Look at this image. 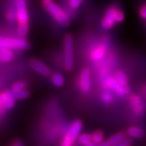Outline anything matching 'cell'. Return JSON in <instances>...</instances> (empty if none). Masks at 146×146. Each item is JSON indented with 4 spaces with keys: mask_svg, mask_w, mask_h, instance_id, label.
Wrapping results in <instances>:
<instances>
[{
    "mask_svg": "<svg viewBox=\"0 0 146 146\" xmlns=\"http://www.w3.org/2000/svg\"><path fill=\"white\" fill-rule=\"evenodd\" d=\"M46 10L49 12V14L57 21L59 25L63 27H68L70 24V19L68 14L64 11L56 4L55 3H50L45 6Z\"/></svg>",
    "mask_w": 146,
    "mask_h": 146,
    "instance_id": "cell-1",
    "label": "cell"
},
{
    "mask_svg": "<svg viewBox=\"0 0 146 146\" xmlns=\"http://www.w3.org/2000/svg\"><path fill=\"white\" fill-rule=\"evenodd\" d=\"M63 50H64V66L68 72L72 71L74 65L73 57V37L72 34L68 33L63 39Z\"/></svg>",
    "mask_w": 146,
    "mask_h": 146,
    "instance_id": "cell-2",
    "label": "cell"
},
{
    "mask_svg": "<svg viewBox=\"0 0 146 146\" xmlns=\"http://www.w3.org/2000/svg\"><path fill=\"white\" fill-rule=\"evenodd\" d=\"M83 127V123L80 119L75 120L70 127L68 133L64 136L61 146H72L73 143L78 139L80 133Z\"/></svg>",
    "mask_w": 146,
    "mask_h": 146,
    "instance_id": "cell-3",
    "label": "cell"
},
{
    "mask_svg": "<svg viewBox=\"0 0 146 146\" xmlns=\"http://www.w3.org/2000/svg\"><path fill=\"white\" fill-rule=\"evenodd\" d=\"M0 47H5L10 50H28L30 47V44L25 39L2 36L0 39Z\"/></svg>",
    "mask_w": 146,
    "mask_h": 146,
    "instance_id": "cell-4",
    "label": "cell"
},
{
    "mask_svg": "<svg viewBox=\"0 0 146 146\" xmlns=\"http://www.w3.org/2000/svg\"><path fill=\"white\" fill-rule=\"evenodd\" d=\"M18 25H29V13L25 0H15Z\"/></svg>",
    "mask_w": 146,
    "mask_h": 146,
    "instance_id": "cell-5",
    "label": "cell"
},
{
    "mask_svg": "<svg viewBox=\"0 0 146 146\" xmlns=\"http://www.w3.org/2000/svg\"><path fill=\"white\" fill-rule=\"evenodd\" d=\"M116 11H117V7L115 6L110 7L108 8V10L106 11L104 18L102 21V26L103 29H110L111 28L114 27L115 23H117L116 22Z\"/></svg>",
    "mask_w": 146,
    "mask_h": 146,
    "instance_id": "cell-6",
    "label": "cell"
},
{
    "mask_svg": "<svg viewBox=\"0 0 146 146\" xmlns=\"http://www.w3.org/2000/svg\"><path fill=\"white\" fill-rule=\"evenodd\" d=\"M80 89L83 93H89L91 89V73L88 68H84L80 72L79 80Z\"/></svg>",
    "mask_w": 146,
    "mask_h": 146,
    "instance_id": "cell-7",
    "label": "cell"
},
{
    "mask_svg": "<svg viewBox=\"0 0 146 146\" xmlns=\"http://www.w3.org/2000/svg\"><path fill=\"white\" fill-rule=\"evenodd\" d=\"M29 66L30 68H33L36 72L39 73L40 75L44 76H49L51 75V71L50 68L47 66L46 64L42 63V61L39 60L38 58H31L29 60Z\"/></svg>",
    "mask_w": 146,
    "mask_h": 146,
    "instance_id": "cell-8",
    "label": "cell"
},
{
    "mask_svg": "<svg viewBox=\"0 0 146 146\" xmlns=\"http://www.w3.org/2000/svg\"><path fill=\"white\" fill-rule=\"evenodd\" d=\"M106 87L108 89H112L115 94L119 96H124L128 94V88L123 87L122 84H120L117 80L113 77H108L105 80Z\"/></svg>",
    "mask_w": 146,
    "mask_h": 146,
    "instance_id": "cell-9",
    "label": "cell"
},
{
    "mask_svg": "<svg viewBox=\"0 0 146 146\" xmlns=\"http://www.w3.org/2000/svg\"><path fill=\"white\" fill-rule=\"evenodd\" d=\"M130 102L132 109L136 115H142L145 108H144V104L141 101V97L138 95H131L130 98Z\"/></svg>",
    "mask_w": 146,
    "mask_h": 146,
    "instance_id": "cell-10",
    "label": "cell"
},
{
    "mask_svg": "<svg viewBox=\"0 0 146 146\" xmlns=\"http://www.w3.org/2000/svg\"><path fill=\"white\" fill-rule=\"evenodd\" d=\"M106 53V47L104 44H99L90 53V58L93 61H99Z\"/></svg>",
    "mask_w": 146,
    "mask_h": 146,
    "instance_id": "cell-11",
    "label": "cell"
},
{
    "mask_svg": "<svg viewBox=\"0 0 146 146\" xmlns=\"http://www.w3.org/2000/svg\"><path fill=\"white\" fill-rule=\"evenodd\" d=\"M14 53L5 47H0V60L2 63H8L14 58Z\"/></svg>",
    "mask_w": 146,
    "mask_h": 146,
    "instance_id": "cell-12",
    "label": "cell"
},
{
    "mask_svg": "<svg viewBox=\"0 0 146 146\" xmlns=\"http://www.w3.org/2000/svg\"><path fill=\"white\" fill-rule=\"evenodd\" d=\"M127 133L132 138H141L145 135V131L139 127H130L127 128Z\"/></svg>",
    "mask_w": 146,
    "mask_h": 146,
    "instance_id": "cell-13",
    "label": "cell"
},
{
    "mask_svg": "<svg viewBox=\"0 0 146 146\" xmlns=\"http://www.w3.org/2000/svg\"><path fill=\"white\" fill-rule=\"evenodd\" d=\"M50 80L53 84L56 87H63L65 84V79L63 76L58 72L53 73L50 76Z\"/></svg>",
    "mask_w": 146,
    "mask_h": 146,
    "instance_id": "cell-14",
    "label": "cell"
},
{
    "mask_svg": "<svg viewBox=\"0 0 146 146\" xmlns=\"http://www.w3.org/2000/svg\"><path fill=\"white\" fill-rule=\"evenodd\" d=\"M115 78L117 80V81L120 84H122L125 88H128V81H127V76L125 75V73L123 72V71L118 70V71L115 72Z\"/></svg>",
    "mask_w": 146,
    "mask_h": 146,
    "instance_id": "cell-15",
    "label": "cell"
},
{
    "mask_svg": "<svg viewBox=\"0 0 146 146\" xmlns=\"http://www.w3.org/2000/svg\"><path fill=\"white\" fill-rule=\"evenodd\" d=\"M126 138V134L124 132L121 131L119 133H116L114 136H112L111 137H110L109 139L107 140V142L109 143L110 146H113L118 144L119 142L122 141L123 140H124Z\"/></svg>",
    "mask_w": 146,
    "mask_h": 146,
    "instance_id": "cell-16",
    "label": "cell"
},
{
    "mask_svg": "<svg viewBox=\"0 0 146 146\" xmlns=\"http://www.w3.org/2000/svg\"><path fill=\"white\" fill-rule=\"evenodd\" d=\"M16 104V99L15 98H8L4 102V103L1 106V112L3 113L4 110H7L12 109Z\"/></svg>",
    "mask_w": 146,
    "mask_h": 146,
    "instance_id": "cell-17",
    "label": "cell"
},
{
    "mask_svg": "<svg viewBox=\"0 0 146 146\" xmlns=\"http://www.w3.org/2000/svg\"><path fill=\"white\" fill-rule=\"evenodd\" d=\"M77 141H79L80 144L85 145L87 144H89L90 142L93 141V137L91 134H88V133H84V134H80L78 136V139Z\"/></svg>",
    "mask_w": 146,
    "mask_h": 146,
    "instance_id": "cell-18",
    "label": "cell"
},
{
    "mask_svg": "<svg viewBox=\"0 0 146 146\" xmlns=\"http://www.w3.org/2000/svg\"><path fill=\"white\" fill-rule=\"evenodd\" d=\"M92 137H93V142H94L96 145H99V144L103 142L104 133L102 131H96L93 133Z\"/></svg>",
    "mask_w": 146,
    "mask_h": 146,
    "instance_id": "cell-19",
    "label": "cell"
},
{
    "mask_svg": "<svg viewBox=\"0 0 146 146\" xmlns=\"http://www.w3.org/2000/svg\"><path fill=\"white\" fill-rule=\"evenodd\" d=\"M30 96V94L27 90H22L19 92H14V98L16 100H23L29 98Z\"/></svg>",
    "mask_w": 146,
    "mask_h": 146,
    "instance_id": "cell-20",
    "label": "cell"
},
{
    "mask_svg": "<svg viewBox=\"0 0 146 146\" xmlns=\"http://www.w3.org/2000/svg\"><path fill=\"white\" fill-rule=\"evenodd\" d=\"M27 86V84L24 81H17L16 83L13 84V85L11 86V90L13 92H19L25 90V87Z\"/></svg>",
    "mask_w": 146,
    "mask_h": 146,
    "instance_id": "cell-21",
    "label": "cell"
},
{
    "mask_svg": "<svg viewBox=\"0 0 146 146\" xmlns=\"http://www.w3.org/2000/svg\"><path fill=\"white\" fill-rule=\"evenodd\" d=\"M102 101L104 102L105 103L110 104L113 102L114 98H113V95L110 94V93H109V92H105L102 95Z\"/></svg>",
    "mask_w": 146,
    "mask_h": 146,
    "instance_id": "cell-22",
    "label": "cell"
},
{
    "mask_svg": "<svg viewBox=\"0 0 146 146\" xmlns=\"http://www.w3.org/2000/svg\"><path fill=\"white\" fill-rule=\"evenodd\" d=\"M83 0H68V6L72 9H77L81 5Z\"/></svg>",
    "mask_w": 146,
    "mask_h": 146,
    "instance_id": "cell-23",
    "label": "cell"
},
{
    "mask_svg": "<svg viewBox=\"0 0 146 146\" xmlns=\"http://www.w3.org/2000/svg\"><path fill=\"white\" fill-rule=\"evenodd\" d=\"M29 32V25H18V33L21 36H25Z\"/></svg>",
    "mask_w": 146,
    "mask_h": 146,
    "instance_id": "cell-24",
    "label": "cell"
},
{
    "mask_svg": "<svg viewBox=\"0 0 146 146\" xmlns=\"http://www.w3.org/2000/svg\"><path fill=\"white\" fill-rule=\"evenodd\" d=\"M6 19L8 21H13L16 19V13L12 10H8L6 12Z\"/></svg>",
    "mask_w": 146,
    "mask_h": 146,
    "instance_id": "cell-25",
    "label": "cell"
},
{
    "mask_svg": "<svg viewBox=\"0 0 146 146\" xmlns=\"http://www.w3.org/2000/svg\"><path fill=\"white\" fill-rule=\"evenodd\" d=\"M124 21V13L122 11L117 8L116 11V22L117 23H121Z\"/></svg>",
    "mask_w": 146,
    "mask_h": 146,
    "instance_id": "cell-26",
    "label": "cell"
},
{
    "mask_svg": "<svg viewBox=\"0 0 146 146\" xmlns=\"http://www.w3.org/2000/svg\"><path fill=\"white\" fill-rule=\"evenodd\" d=\"M131 140L130 138L126 137L124 140H123L122 141H120L118 144H116V145L113 146H129L131 145Z\"/></svg>",
    "mask_w": 146,
    "mask_h": 146,
    "instance_id": "cell-27",
    "label": "cell"
},
{
    "mask_svg": "<svg viewBox=\"0 0 146 146\" xmlns=\"http://www.w3.org/2000/svg\"><path fill=\"white\" fill-rule=\"evenodd\" d=\"M139 15L143 20H146V4L142 5L139 9Z\"/></svg>",
    "mask_w": 146,
    "mask_h": 146,
    "instance_id": "cell-28",
    "label": "cell"
},
{
    "mask_svg": "<svg viewBox=\"0 0 146 146\" xmlns=\"http://www.w3.org/2000/svg\"><path fill=\"white\" fill-rule=\"evenodd\" d=\"M13 146H24V144L22 143V141H20V140H17L14 142L13 144Z\"/></svg>",
    "mask_w": 146,
    "mask_h": 146,
    "instance_id": "cell-29",
    "label": "cell"
},
{
    "mask_svg": "<svg viewBox=\"0 0 146 146\" xmlns=\"http://www.w3.org/2000/svg\"><path fill=\"white\" fill-rule=\"evenodd\" d=\"M52 2H54V0H42V3H43L44 7L47 4H49V3H52Z\"/></svg>",
    "mask_w": 146,
    "mask_h": 146,
    "instance_id": "cell-30",
    "label": "cell"
},
{
    "mask_svg": "<svg viewBox=\"0 0 146 146\" xmlns=\"http://www.w3.org/2000/svg\"><path fill=\"white\" fill-rule=\"evenodd\" d=\"M97 146H110V145L107 141H105V142L103 141L102 143H101L99 145H97Z\"/></svg>",
    "mask_w": 146,
    "mask_h": 146,
    "instance_id": "cell-31",
    "label": "cell"
},
{
    "mask_svg": "<svg viewBox=\"0 0 146 146\" xmlns=\"http://www.w3.org/2000/svg\"><path fill=\"white\" fill-rule=\"evenodd\" d=\"M84 146H97V145L94 143V142H90V143H89V144H87V145H85Z\"/></svg>",
    "mask_w": 146,
    "mask_h": 146,
    "instance_id": "cell-32",
    "label": "cell"
},
{
    "mask_svg": "<svg viewBox=\"0 0 146 146\" xmlns=\"http://www.w3.org/2000/svg\"><path fill=\"white\" fill-rule=\"evenodd\" d=\"M129 146H130V145H129Z\"/></svg>",
    "mask_w": 146,
    "mask_h": 146,
    "instance_id": "cell-33",
    "label": "cell"
}]
</instances>
